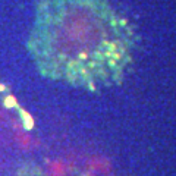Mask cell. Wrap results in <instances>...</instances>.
<instances>
[{"instance_id":"obj_1","label":"cell","mask_w":176,"mask_h":176,"mask_svg":"<svg viewBox=\"0 0 176 176\" xmlns=\"http://www.w3.org/2000/svg\"><path fill=\"white\" fill-rule=\"evenodd\" d=\"M120 41V25L103 0H46L29 44L41 65L72 72L110 56Z\"/></svg>"}]
</instances>
